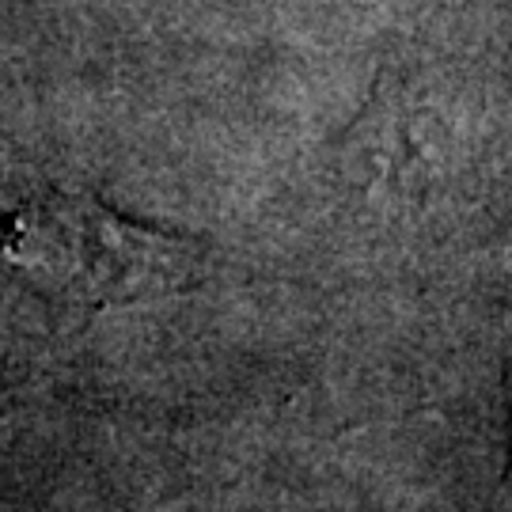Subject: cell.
I'll return each instance as SVG.
<instances>
[{"label": "cell", "mask_w": 512, "mask_h": 512, "mask_svg": "<svg viewBox=\"0 0 512 512\" xmlns=\"http://www.w3.org/2000/svg\"><path fill=\"white\" fill-rule=\"evenodd\" d=\"M0 258L57 304L88 311L183 293L205 274V251L194 239L50 186L0 198Z\"/></svg>", "instance_id": "6da1fadb"}]
</instances>
